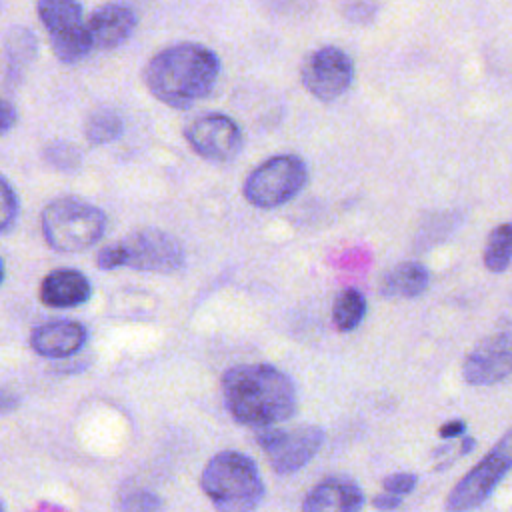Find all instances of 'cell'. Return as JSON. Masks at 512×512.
<instances>
[{"label":"cell","mask_w":512,"mask_h":512,"mask_svg":"<svg viewBox=\"0 0 512 512\" xmlns=\"http://www.w3.org/2000/svg\"><path fill=\"white\" fill-rule=\"evenodd\" d=\"M2 280H4V260L0 258V284H2Z\"/></svg>","instance_id":"4dcf8cb0"},{"label":"cell","mask_w":512,"mask_h":512,"mask_svg":"<svg viewBox=\"0 0 512 512\" xmlns=\"http://www.w3.org/2000/svg\"><path fill=\"white\" fill-rule=\"evenodd\" d=\"M120 508L130 510V512H150V510L164 508V502L160 500V496H156L152 492L136 490V492H130L122 498Z\"/></svg>","instance_id":"cb8c5ba5"},{"label":"cell","mask_w":512,"mask_h":512,"mask_svg":"<svg viewBox=\"0 0 512 512\" xmlns=\"http://www.w3.org/2000/svg\"><path fill=\"white\" fill-rule=\"evenodd\" d=\"M20 210L18 194L6 176L0 174V234L12 228Z\"/></svg>","instance_id":"603a6c76"},{"label":"cell","mask_w":512,"mask_h":512,"mask_svg":"<svg viewBox=\"0 0 512 512\" xmlns=\"http://www.w3.org/2000/svg\"><path fill=\"white\" fill-rule=\"evenodd\" d=\"M0 510H4V504H2V502H0Z\"/></svg>","instance_id":"1f68e13d"},{"label":"cell","mask_w":512,"mask_h":512,"mask_svg":"<svg viewBox=\"0 0 512 512\" xmlns=\"http://www.w3.org/2000/svg\"><path fill=\"white\" fill-rule=\"evenodd\" d=\"M428 270L420 262H402L386 272L380 290L388 298H414L428 288Z\"/></svg>","instance_id":"e0dca14e"},{"label":"cell","mask_w":512,"mask_h":512,"mask_svg":"<svg viewBox=\"0 0 512 512\" xmlns=\"http://www.w3.org/2000/svg\"><path fill=\"white\" fill-rule=\"evenodd\" d=\"M340 14L356 24L370 22L376 16V6L366 0H346L340 4Z\"/></svg>","instance_id":"d4e9b609"},{"label":"cell","mask_w":512,"mask_h":512,"mask_svg":"<svg viewBox=\"0 0 512 512\" xmlns=\"http://www.w3.org/2000/svg\"><path fill=\"white\" fill-rule=\"evenodd\" d=\"M86 26L92 48L112 50L132 36L136 28V14L124 4H104L90 16Z\"/></svg>","instance_id":"9a60e30c"},{"label":"cell","mask_w":512,"mask_h":512,"mask_svg":"<svg viewBox=\"0 0 512 512\" xmlns=\"http://www.w3.org/2000/svg\"><path fill=\"white\" fill-rule=\"evenodd\" d=\"M4 54H6V78L10 84H16L36 56L34 34L20 26L12 28L6 36Z\"/></svg>","instance_id":"ac0fdd59"},{"label":"cell","mask_w":512,"mask_h":512,"mask_svg":"<svg viewBox=\"0 0 512 512\" xmlns=\"http://www.w3.org/2000/svg\"><path fill=\"white\" fill-rule=\"evenodd\" d=\"M256 442L264 450L270 466L278 474H292L300 470L324 442V432L318 426L304 424L290 430L260 428Z\"/></svg>","instance_id":"9c48e42d"},{"label":"cell","mask_w":512,"mask_h":512,"mask_svg":"<svg viewBox=\"0 0 512 512\" xmlns=\"http://www.w3.org/2000/svg\"><path fill=\"white\" fill-rule=\"evenodd\" d=\"M44 158L58 170H76L80 166V152L72 142H50L44 148Z\"/></svg>","instance_id":"7402d4cb"},{"label":"cell","mask_w":512,"mask_h":512,"mask_svg":"<svg viewBox=\"0 0 512 512\" xmlns=\"http://www.w3.org/2000/svg\"><path fill=\"white\" fill-rule=\"evenodd\" d=\"M200 486L210 502L224 512L254 510L264 498V482L256 464L234 450H222L208 460Z\"/></svg>","instance_id":"3957f363"},{"label":"cell","mask_w":512,"mask_h":512,"mask_svg":"<svg viewBox=\"0 0 512 512\" xmlns=\"http://www.w3.org/2000/svg\"><path fill=\"white\" fill-rule=\"evenodd\" d=\"M220 74L218 56L196 42H180L154 54L144 68L148 92L170 108H190L204 100Z\"/></svg>","instance_id":"7a4b0ae2"},{"label":"cell","mask_w":512,"mask_h":512,"mask_svg":"<svg viewBox=\"0 0 512 512\" xmlns=\"http://www.w3.org/2000/svg\"><path fill=\"white\" fill-rule=\"evenodd\" d=\"M512 374V330L486 336L466 356L462 376L472 386L496 384Z\"/></svg>","instance_id":"7c38bea8"},{"label":"cell","mask_w":512,"mask_h":512,"mask_svg":"<svg viewBox=\"0 0 512 512\" xmlns=\"http://www.w3.org/2000/svg\"><path fill=\"white\" fill-rule=\"evenodd\" d=\"M364 504V494L360 486L344 476H332L316 484L306 500L302 502V510L306 512H324V510H340V512H356Z\"/></svg>","instance_id":"2e32d148"},{"label":"cell","mask_w":512,"mask_h":512,"mask_svg":"<svg viewBox=\"0 0 512 512\" xmlns=\"http://www.w3.org/2000/svg\"><path fill=\"white\" fill-rule=\"evenodd\" d=\"M18 402H20V400H18L16 392H12V390L0 386V414L12 412V410L18 406Z\"/></svg>","instance_id":"f546056e"},{"label":"cell","mask_w":512,"mask_h":512,"mask_svg":"<svg viewBox=\"0 0 512 512\" xmlns=\"http://www.w3.org/2000/svg\"><path fill=\"white\" fill-rule=\"evenodd\" d=\"M40 302L50 308H76L90 300L92 284L76 268H56L48 272L38 290Z\"/></svg>","instance_id":"5bb4252c"},{"label":"cell","mask_w":512,"mask_h":512,"mask_svg":"<svg viewBox=\"0 0 512 512\" xmlns=\"http://www.w3.org/2000/svg\"><path fill=\"white\" fill-rule=\"evenodd\" d=\"M122 132H124V120L112 108L94 110L84 124V136L94 146L108 144V142L120 138Z\"/></svg>","instance_id":"ffe728a7"},{"label":"cell","mask_w":512,"mask_h":512,"mask_svg":"<svg viewBox=\"0 0 512 512\" xmlns=\"http://www.w3.org/2000/svg\"><path fill=\"white\" fill-rule=\"evenodd\" d=\"M184 262L186 252L180 240L158 228L136 230L96 254V266L100 270L132 268L140 272L172 274L178 272Z\"/></svg>","instance_id":"277c9868"},{"label":"cell","mask_w":512,"mask_h":512,"mask_svg":"<svg viewBox=\"0 0 512 512\" xmlns=\"http://www.w3.org/2000/svg\"><path fill=\"white\" fill-rule=\"evenodd\" d=\"M88 342V330L76 320H52L36 326L30 346L38 356L62 360L78 354Z\"/></svg>","instance_id":"4fadbf2b"},{"label":"cell","mask_w":512,"mask_h":512,"mask_svg":"<svg viewBox=\"0 0 512 512\" xmlns=\"http://www.w3.org/2000/svg\"><path fill=\"white\" fill-rule=\"evenodd\" d=\"M366 314V298L356 288L342 290L332 306V322L340 332H352L360 326Z\"/></svg>","instance_id":"d6986e66"},{"label":"cell","mask_w":512,"mask_h":512,"mask_svg":"<svg viewBox=\"0 0 512 512\" xmlns=\"http://www.w3.org/2000/svg\"><path fill=\"white\" fill-rule=\"evenodd\" d=\"M222 396L232 418L252 428L280 424L298 406L294 382L270 364L228 368L222 376Z\"/></svg>","instance_id":"6da1fadb"},{"label":"cell","mask_w":512,"mask_h":512,"mask_svg":"<svg viewBox=\"0 0 512 512\" xmlns=\"http://www.w3.org/2000/svg\"><path fill=\"white\" fill-rule=\"evenodd\" d=\"M184 136L198 156L214 162H228L242 148V132L226 114H204L192 120Z\"/></svg>","instance_id":"8fae6325"},{"label":"cell","mask_w":512,"mask_h":512,"mask_svg":"<svg viewBox=\"0 0 512 512\" xmlns=\"http://www.w3.org/2000/svg\"><path fill=\"white\" fill-rule=\"evenodd\" d=\"M46 244L56 252H82L94 246L106 232V214L96 204L76 196H60L48 202L40 214Z\"/></svg>","instance_id":"5b68a950"},{"label":"cell","mask_w":512,"mask_h":512,"mask_svg":"<svg viewBox=\"0 0 512 512\" xmlns=\"http://www.w3.org/2000/svg\"><path fill=\"white\" fill-rule=\"evenodd\" d=\"M464 432H466V422L464 420H450V422H446L444 426L438 428V434L442 438H456Z\"/></svg>","instance_id":"f1b7e54d"},{"label":"cell","mask_w":512,"mask_h":512,"mask_svg":"<svg viewBox=\"0 0 512 512\" xmlns=\"http://www.w3.org/2000/svg\"><path fill=\"white\" fill-rule=\"evenodd\" d=\"M400 504H402V496L392 492H384L372 500V506L378 510H392V508H398Z\"/></svg>","instance_id":"83f0119b"},{"label":"cell","mask_w":512,"mask_h":512,"mask_svg":"<svg viewBox=\"0 0 512 512\" xmlns=\"http://www.w3.org/2000/svg\"><path fill=\"white\" fill-rule=\"evenodd\" d=\"M38 18L60 62H80L94 50L88 26L82 22V6L78 0H38Z\"/></svg>","instance_id":"52a82bcc"},{"label":"cell","mask_w":512,"mask_h":512,"mask_svg":"<svg viewBox=\"0 0 512 512\" xmlns=\"http://www.w3.org/2000/svg\"><path fill=\"white\" fill-rule=\"evenodd\" d=\"M308 182V166L300 156H272L254 168L244 182V196L256 208H276L292 200Z\"/></svg>","instance_id":"8992f818"},{"label":"cell","mask_w":512,"mask_h":512,"mask_svg":"<svg viewBox=\"0 0 512 512\" xmlns=\"http://www.w3.org/2000/svg\"><path fill=\"white\" fill-rule=\"evenodd\" d=\"M512 262V222L496 226L484 246V266L490 272H502Z\"/></svg>","instance_id":"44dd1931"},{"label":"cell","mask_w":512,"mask_h":512,"mask_svg":"<svg viewBox=\"0 0 512 512\" xmlns=\"http://www.w3.org/2000/svg\"><path fill=\"white\" fill-rule=\"evenodd\" d=\"M300 78L314 98L332 102L350 88L354 80V64L344 50L322 46L306 56Z\"/></svg>","instance_id":"30bf717a"},{"label":"cell","mask_w":512,"mask_h":512,"mask_svg":"<svg viewBox=\"0 0 512 512\" xmlns=\"http://www.w3.org/2000/svg\"><path fill=\"white\" fill-rule=\"evenodd\" d=\"M416 482H418L416 474H410V472H396V474H392V476H386L384 482H382V486H384L386 492H392V494L402 496V494L412 492V490L416 488Z\"/></svg>","instance_id":"484cf974"},{"label":"cell","mask_w":512,"mask_h":512,"mask_svg":"<svg viewBox=\"0 0 512 512\" xmlns=\"http://www.w3.org/2000/svg\"><path fill=\"white\" fill-rule=\"evenodd\" d=\"M512 470V428L450 492L446 510L460 512L480 506L494 492L498 482Z\"/></svg>","instance_id":"ba28073f"},{"label":"cell","mask_w":512,"mask_h":512,"mask_svg":"<svg viewBox=\"0 0 512 512\" xmlns=\"http://www.w3.org/2000/svg\"><path fill=\"white\" fill-rule=\"evenodd\" d=\"M16 120H18L16 108L8 100L0 98V134L10 132L12 126L16 124Z\"/></svg>","instance_id":"4316f807"}]
</instances>
